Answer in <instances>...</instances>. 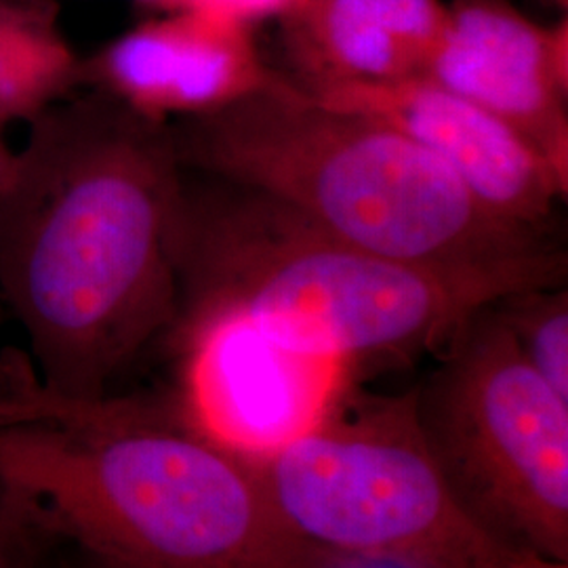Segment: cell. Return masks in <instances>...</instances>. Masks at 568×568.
Segmentation results:
<instances>
[{
    "label": "cell",
    "instance_id": "9",
    "mask_svg": "<svg viewBox=\"0 0 568 568\" xmlns=\"http://www.w3.org/2000/svg\"><path fill=\"white\" fill-rule=\"evenodd\" d=\"M307 93L394 126L509 224L548 230L556 204L567 199L568 185L508 124L432 79L339 84Z\"/></svg>",
    "mask_w": 568,
    "mask_h": 568
},
{
    "label": "cell",
    "instance_id": "14",
    "mask_svg": "<svg viewBox=\"0 0 568 568\" xmlns=\"http://www.w3.org/2000/svg\"><path fill=\"white\" fill-rule=\"evenodd\" d=\"M34 530L37 523L0 474V568H30Z\"/></svg>",
    "mask_w": 568,
    "mask_h": 568
},
{
    "label": "cell",
    "instance_id": "18",
    "mask_svg": "<svg viewBox=\"0 0 568 568\" xmlns=\"http://www.w3.org/2000/svg\"><path fill=\"white\" fill-rule=\"evenodd\" d=\"M16 163H18V152H13L9 148V143L4 142L2 129H0V192L4 190V185L11 180Z\"/></svg>",
    "mask_w": 568,
    "mask_h": 568
},
{
    "label": "cell",
    "instance_id": "16",
    "mask_svg": "<svg viewBox=\"0 0 568 568\" xmlns=\"http://www.w3.org/2000/svg\"><path fill=\"white\" fill-rule=\"evenodd\" d=\"M304 568H427L400 556L345 549H316Z\"/></svg>",
    "mask_w": 568,
    "mask_h": 568
},
{
    "label": "cell",
    "instance_id": "2",
    "mask_svg": "<svg viewBox=\"0 0 568 568\" xmlns=\"http://www.w3.org/2000/svg\"><path fill=\"white\" fill-rule=\"evenodd\" d=\"M0 474L39 528L110 568H304L253 462L175 406L0 400Z\"/></svg>",
    "mask_w": 568,
    "mask_h": 568
},
{
    "label": "cell",
    "instance_id": "8",
    "mask_svg": "<svg viewBox=\"0 0 568 568\" xmlns=\"http://www.w3.org/2000/svg\"><path fill=\"white\" fill-rule=\"evenodd\" d=\"M426 79L508 124L568 185V21L541 26L509 0H450Z\"/></svg>",
    "mask_w": 568,
    "mask_h": 568
},
{
    "label": "cell",
    "instance_id": "1",
    "mask_svg": "<svg viewBox=\"0 0 568 568\" xmlns=\"http://www.w3.org/2000/svg\"><path fill=\"white\" fill-rule=\"evenodd\" d=\"M185 169L169 124L102 91L32 121L0 192V291L61 400L108 396L180 318Z\"/></svg>",
    "mask_w": 568,
    "mask_h": 568
},
{
    "label": "cell",
    "instance_id": "21",
    "mask_svg": "<svg viewBox=\"0 0 568 568\" xmlns=\"http://www.w3.org/2000/svg\"><path fill=\"white\" fill-rule=\"evenodd\" d=\"M100 568H110V567H103V565H100Z\"/></svg>",
    "mask_w": 568,
    "mask_h": 568
},
{
    "label": "cell",
    "instance_id": "15",
    "mask_svg": "<svg viewBox=\"0 0 568 568\" xmlns=\"http://www.w3.org/2000/svg\"><path fill=\"white\" fill-rule=\"evenodd\" d=\"M293 0H173V11L194 13L253 30L257 23L281 20Z\"/></svg>",
    "mask_w": 568,
    "mask_h": 568
},
{
    "label": "cell",
    "instance_id": "19",
    "mask_svg": "<svg viewBox=\"0 0 568 568\" xmlns=\"http://www.w3.org/2000/svg\"><path fill=\"white\" fill-rule=\"evenodd\" d=\"M138 2H142L145 7H152V9H159L163 13H171V9H173V0H138Z\"/></svg>",
    "mask_w": 568,
    "mask_h": 568
},
{
    "label": "cell",
    "instance_id": "5",
    "mask_svg": "<svg viewBox=\"0 0 568 568\" xmlns=\"http://www.w3.org/2000/svg\"><path fill=\"white\" fill-rule=\"evenodd\" d=\"M415 387L429 453L467 516L501 546L568 562V400L520 356L493 304Z\"/></svg>",
    "mask_w": 568,
    "mask_h": 568
},
{
    "label": "cell",
    "instance_id": "7",
    "mask_svg": "<svg viewBox=\"0 0 568 568\" xmlns=\"http://www.w3.org/2000/svg\"><path fill=\"white\" fill-rule=\"evenodd\" d=\"M183 417L220 447L264 462L302 438L356 387L358 368L288 342L222 304L185 305Z\"/></svg>",
    "mask_w": 568,
    "mask_h": 568
},
{
    "label": "cell",
    "instance_id": "11",
    "mask_svg": "<svg viewBox=\"0 0 568 568\" xmlns=\"http://www.w3.org/2000/svg\"><path fill=\"white\" fill-rule=\"evenodd\" d=\"M281 39L305 91L424 79L448 23L445 0H293Z\"/></svg>",
    "mask_w": 568,
    "mask_h": 568
},
{
    "label": "cell",
    "instance_id": "17",
    "mask_svg": "<svg viewBox=\"0 0 568 568\" xmlns=\"http://www.w3.org/2000/svg\"><path fill=\"white\" fill-rule=\"evenodd\" d=\"M485 568H568V562L528 549L508 548Z\"/></svg>",
    "mask_w": 568,
    "mask_h": 568
},
{
    "label": "cell",
    "instance_id": "3",
    "mask_svg": "<svg viewBox=\"0 0 568 568\" xmlns=\"http://www.w3.org/2000/svg\"><path fill=\"white\" fill-rule=\"evenodd\" d=\"M169 129L185 171L257 190L387 260L504 295L567 278V255L549 230L493 215L400 131L323 102L286 74Z\"/></svg>",
    "mask_w": 568,
    "mask_h": 568
},
{
    "label": "cell",
    "instance_id": "13",
    "mask_svg": "<svg viewBox=\"0 0 568 568\" xmlns=\"http://www.w3.org/2000/svg\"><path fill=\"white\" fill-rule=\"evenodd\" d=\"M493 307L528 366L568 400L567 286L520 288Z\"/></svg>",
    "mask_w": 568,
    "mask_h": 568
},
{
    "label": "cell",
    "instance_id": "6",
    "mask_svg": "<svg viewBox=\"0 0 568 568\" xmlns=\"http://www.w3.org/2000/svg\"><path fill=\"white\" fill-rule=\"evenodd\" d=\"M284 525L321 549L373 551L427 568H485L506 546L450 493L417 422L415 387H356L302 438L255 464Z\"/></svg>",
    "mask_w": 568,
    "mask_h": 568
},
{
    "label": "cell",
    "instance_id": "10",
    "mask_svg": "<svg viewBox=\"0 0 568 568\" xmlns=\"http://www.w3.org/2000/svg\"><path fill=\"white\" fill-rule=\"evenodd\" d=\"M276 74L253 30L185 11L143 21L82 61V82L164 124L220 112Z\"/></svg>",
    "mask_w": 568,
    "mask_h": 568
},
{
    "label": "cell",
    "instance_id": "12",
    "mask_svg": "<svg viewBox=\"0 0 568 568\" xmlns=\"http://www.w3.org/2000/svg\"><path fill=\"white\" fill-rule=\"evenodd\" d=\"M82 82V60L49 4L0 0V129L34 121Z\"/></svg>",
    "mask_w": 568,
    "mask_h": 568
},
{
    "label": "cell",
    "instance_id": "4",
    "mask_svg": "<svg viewBox=\"0 0 568 568\" xmlns=\"http://www.w3.org/2000/svg\"><path fill=\"white\" fill-rule=\"evenodd\" d=\"M194 175H183L175 225L182 307H239L361 373L440 352L474 312L504 297L347 243L257 190Z\"/></svg>",
    "mask_w": 568,
    "mask_h": 568
},
{
    "label": "cell",
    "instance_id": "20",
    "mask_svg": "<svg viewBox=\"0 0 568 568\" xmlns=\"http://www.w3.org/2000/svg\"><path fill=\"white\" fill-rule=\"evenodd\" d=\"M554 2H556L560 9H567L568 7V0H554Z\"/></svg>",
    "mask_w": 568,
    "mask_h": 568
}]
</instances>
